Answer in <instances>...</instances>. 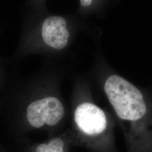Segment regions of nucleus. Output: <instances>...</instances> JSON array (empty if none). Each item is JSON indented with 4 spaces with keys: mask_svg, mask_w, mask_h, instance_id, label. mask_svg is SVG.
Instances as JSON below:
<instances>
[{
    "mask_svg": "<svg viewBox=\"0 0 152 152\" xmlns=\"http://www.w3.org/2000/svg\"><path fill=\"white\" fill-rule=\"evenodd\" d=\"M104 90L121 119L136 121L145 114L147 107L141 92L122 77L110 76L105 82Z\"/></svg>",
    "mask_w": 152,
    "mask_h": 152,
    "instance_id": "1",
    "label": "nucleus"
},
{
    "mask_svg": "<svg viewBox=\"0 0 152 152\" xmlns=\"http://www.w3.org/2000/svg\"><path fill=\"white\" fill-rule=\"evenodd\" d=\"M64 113V106L58 99L47 97L30 104L27 109V117L30 125L39 128L45 124L51 126L57 125Z\"/></svg>",
    "mask_w": 152,
    "mask_h": 152,
    "instance_id": "2",
    "label": "nucleus"
},
{
    "mask_svg": "<svg viewBox=\"0 0 152 152\" xmlns=\"http://www.w3.org/2000/svg\"><path fill=\"white\" fill-rule=\"evenodd\" d=\"M75 120L79 129L87 135H97L107 127V118L103 111L92 103H85L77 107Z\"/></svg>",
    "mask_w": 152,
    "mask_h": 152,
    "instance_id": "3",
    "label": "nucleus"
},
{
    "mask_svg": "<svg viewBox=\"0 0 152 152\" xmlns=\"http://www.w3.org/2000/svg\"><path fill=\"white\" fill-rule=\"evenodd\" d=\"M42 36L44 42L51 48L56 50L64 48L69 37L65 19L59 16L46 19L42 24Z\"/></svg>",
    "mask_w": 152,
    "mask_h": 152,
    "instance_id": "4",
    "label": "nucleus"
},
{
    "mask_svg": "<svg viewBox=\"0 0 152 152\" xmlns=\"http://www.w3.org/2000/svg\"><path fill=\"white\" fill-rule=\"evenodd\" d=\"M50 152H64V142L60 138H53L48 144Z\"/></svg>",
    "mask_w": 152,
    "mask_h": 152,
    "instance_id": "5",
    "label": "nucleus"
},
{
    "mask_svg": "<svg viewBox=\"0 0 152 152\" xmlns=\"http://www.w3.org/2000/svg\"><path fill=\"white\" fill-rule=\"evenodd\" d=\"M36 152H50L48 144L44 143L39 145L36 149Z\"/></svg>",
    "mask_w": 152,
    "mask_h": 152,
    "instance_id": "6",
    "label": "nucleus"
},
{
    "mask_svg": "<svg viewBox=\"0 0 152 152\" xmlns=\"http://www.w3.org/2000/svg\"><path fill=\"white\" fill-rule=\"evenodd\" d=\"M80 3L82 6L87 7L90 5L92 4V1L91 0H81L80 1Z\"/></svg>",
    "mask_w": 152,
    "mask_h": 152,
    "instance_id": "7",
    "label": "nucleus"
}]
</instances>
